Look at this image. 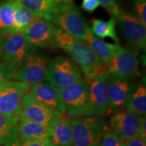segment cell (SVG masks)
<instances>
[{"instance_id":"obj_1","label":"cell","mask_w":146,"mask_h":146,"mask_svg":"<svg viewBox=\"0 0 146 146\" xmlns=\"http://www.w3.org/2000/svg\"><path fill=\"white\" fill-rule=\"evenodd\" d=\"M55 47L68 53L86 80L108 74L106 66L98 58L86 41L76 39L60 31L55 38Z\"/></svg>"},{"instance_id":"obj_2","label":"cell","mask_w":146,"mask_h":146,"mask_svg":"<svg viewBox=\"0 0 146 146\" xmlns=\"http://www.w3.org/2000/svg\"><path fill=\"white\" fill-rule=\"evenodd\" d=\"M110 132L102 116H86L72 120V145L100 146L104 135Z\"/></svg>"},{"instance_id":"obj_3","label":"cell","mask_w":146,"mask_h":146,"mask_svg":"<svg viewBox=\"0 0 146 146\" xmlns=\"http://www.w3.org/2000/svg\"><path fill=\"white\" fill-rule=\"evenodd\" d=\"M58 90L64 110V114L72 118L86 116L89 94V85L87 80L81 78Z\"/></svg>"},{"instance_id":"obj_4","label":"cell","mask_w":146,"mask_h":146,"mask_svg":"<svg viewBox=\"0 0 146 146\" xmlns=\"http://www.w3.org/2000/svg\"><path fill=\"white\" fill-rule=\"evenodd\" d=\"M50 60L45 53L33 47L12 78L14 81L26 83L31 86L45 83Z\"/></svg>"},{"instance_id":"obj_5","label":"cell","mask_w":146,"mask_h":146,"mask_svg":"<svg viewBox=\"0 0 146 146\" xmlns=\"http://www.w3.org/2000/svg\"><path fill=\"white\" fill-rule=\"evenodd\" d=\"M82 78L80 69L68 56L60 55L50 60L46 81L57 89L70 85Z\"/></svg>"},{"instance_id":"obj_6","label":"cell","mask_w":146,"mask_h":146,"mask_svg":"<svg viewBox=\"0 0 146 146\" xmlns=\"http://www.w3.org/2000/svg\"><path fill=\"white\" fill-rule=\"evenodd\" d=\"M52 22L62 31L83 41H86L87 35L91 31L78 8L72 2L67 3Z\"/></svg>"},{"instance_id":"obj_7","label":"cell","mask_w":146,"mask_h":146,"mask_svg":"<svg viewBox=\"0 0 146 146\" xmlns=\"http://www.w3.org/2000/svg\"><path fill=\"white\" fill-rule=\"evenodd\" d=\"M20 118L51 129L63 119V114L45 106L27 93L24 96Z\"/></svg>"},{"instance_id":"obj_8","label":"cell","mask_w":146,"mask_h":146,"mask_svg":"<svg viewBox=\"0 0 146 146\" xmlns=\"http://www.w3.org/2000/svg\"><path fill=\"white\" fill-rule=\"evenodd\" d=\"M32 48L23 33H15L5 37L0 50V60L16 72Z\"/></svg>"},{"instance_id":"obj_9","label":"cell","mask_w":146,"mask_h":146,"mask_svg":"<svg viewBox=\"0 0 146 146\" xmlns=\"http://www.w3.org/2000/svg\"><path fill=\"white\" fill-rule=\"evenodd\" d=\"M31 86L21 81H8L0 87V114L10 117L20 116L25 95Z\"/></svg>"},{"instance_id":"obj_10","label":"cell","mask_w":146,"mask_h":146,"mask_svg":"<svg viewBox=\"0 0 146 146\" xmlns=\"http://www.w3.org/2000/svg\"><path fill=\"white\" fill-rule=\"evenodd\" d=\"M109 78V74H105L87 80L89 94L86 116H102L112 112L110 109L108 96Z\"/></svg>"},{"instance_id":"obj_11","label":"cell","mask_w":146,"mask_h":146,"mask_svg":"<svg viewBox=\"0 0 146 146\" xmlns=\"http://www.w3.org/2000/svg\"><path fill=\"white\" fill-rule=\"evenodd\" d=\"M139 65L137 51L121 46L106 66L110 76L133 80L140 75Z\"/></svg>"},{"instance_id":"obj_12","label":"cell","mask_w":146,"mask_h":146,"mask_svg":"<svg viewBox=\"0 0 146 146\" xmlns=\"http://www.w3.org/2000/svg\"><path fill=\"white\" fill-rule=\"evenodd\" d=\"M145 116H140L127 110L118 111L111 116L109 131L117 136L122 142L137 137L139 128Z\"/></svg>"},{"instance_id":"obj_13","label":"cell","mask_w":146,"mask_h":146,"mask_svg":"<svg viewBox=\"0 0 146 146\" xmlns=\"http://www.w3.org/2000/svg\"><path fill=\"white\" fill-rule=\"evenodd\" d=\"M126 41L133 50H145L146 45V29L141 22L134 14L125 11L115 18Z\"/></svg>"},{"instance_id":"obj_14","label":"cell","mask_w":146,"mask_h":146,"mask_svg":"<svg viewBox=\"0 0 146 146\" xmlns=\"http://www.w3.org/2000/svg\"><path fill=\"white\" fill-rule=\"evenodd\" d=\"M52 22L39 18L30 25L23 33L33 47H55V38L60 31Z\"/></svg>"},{"instance_id":"obj_15","label":"cell","mask_w":146,"mask_h":146,"mask_svg":"<svg viewBox=\"0 0 146 146\" xmlns=\"http://www.w3.org/2000/svg\"><path fill=\"white\" fill-rule=\"evenodd\" d=\"M135 85L132 79L110 76L108 83V96L111 112L125 108L130 100Z\"/></svg>"},{"instance_id":"obj_16","label":"cell","mask_w":146,"mask_h":146,"mask_svg":"<svg viewBox=\"0 0 146 146\" xmlns=\"http://www.w3.org/2000/svg\"><path fill=\"white\" fill-rule=\"evenodd\" d=\"M29 93L42 104L64 114V110L60 101L58 89L50 83H43L33 85Z\"/></svg>"},{"instance_id":"obj_17","label":"cell","mask_w":146,"mask_h":146,"mask_svg":"<svg viewBox=\"0 0 146 146\" xmlns=\"http://www.w3.org/2000/svg\"><path fill=\"white\" fill-rule=\"evenodd\" d=\"M18 136L20 137V142L36 141L51 143L50 129L21 118L18 123Z\"/></svg>"},{"instance_id":"obj_18","label":"cell","mask_w":146,"mask_h":146,"mask_svg":"<svg viewBox=\"0 0 146 146\" xmlns=\"http://www.w3.org/2000/svg\"><path fill=\"white\" fill-rule=\"evenodd\" d=\"M24 6L40 17L52 22L53 18L65 8L67 3L54 0H18Z\"/></svg>"},{"instance_id":"obj_19","label":"cell","mask_w":146,"mask_h":146,"mask_svg":"<svg viewBox=\"0 0 146 146\" xmlns=\"http://www.w3.org/2000/svg\"><path fill=\"white\" fill-rule=\"evenodd\" d=\"M86 42L98 58L106 65L113 56L120 50L121 45L107 43L100 38L96 37L90 31L87 35Z\"/></svg>"},{"instance_id":"obj_20","label":"cell","mask_w":146,"mask_h":146,"mask_svg":"<svg viewBox=\"0 0 146 146\" xmlns=\"http://www.w3.org/2000/svg\"><path fill=\"white\" fill-rule=\"evenodd\" d=\"M50 131L52 146H72V120L63 118Z\"/></svg>"},{"instance_id":"obj_21","label":"cell","mask_w":146,"mask_h":146,"mask_svg":"<svg viewBox=\"0 0 146 146\" xmlns=\"http://www.w3.org/2000/svg\"><path fill=\"white\" fill-rule=\"evenodd\" d=\"M15 14H14V33L23 32L33 23L41 18L37 14L26 8L18 0H14Z\"/></svg>"},{"instance_id":"obj_22","label":"cell","mask_w":146,"mask_h":146,"mask_svg":"<svg viewBox=\"0 0 146 146\" xmlns=\"http://www.w3.org/2000/svg\"><path fill=\"white\" fill-rule=\"evenodd\" d=\"M91 31L96 37L100 39L110 38L113 41L119 43L116 31V21L112 17L109 21H104L100 19H92Z\"/></svg>"},{"instance_id":"obj_23","label":"cell","mask_w":146,"mask_h":146,"mask_svg":"<svg viewBox=\"0 0 146 146\" xmlns=\"http://www.w3.org/2000/svg\"><path fill=\"white\" fill-rule=\"evenodd\" d=\"M125 108L140 116H145L146 112V87L145 83L140 82L137 85H135L132 96Z\"/></svg>"},{"instance_id":"obj_24","label":"cell","mask_w":146,"mask_h":146,"mask_svg":"<svg viewBox=\"0 0 146 146\" xmlns=\"http://www.w3.org/2000/svg\"><path fill=\"white\" fill-rule=\"evenodd\" d=\"M14 14V0H10L0 4V32L3 34L4 38L15 33Z\"/></svg>"},{"instance_id":"obj_25","label":"cell","mask_w":146,"mask_h":146,"mask_svg":"<svg viewBox=\"0 0 146 146\" xmlns=\"http://www.w3.org/2000/svg\"><path fill=\"white\" fill-rule=\"evenodd\" d=\"M20 116L10 117L0 114V144L18 138Z\"/></svg>"},{"instance_id":"obj_26","label":"cell","mask_w":146,"mask_h":146,"mask_svg":"<svg viewBox=\"0 0 146 146\" xmlns=\"http://www.w3.org/2000/svg\"><path fill=\"white\" fill-rule=\"evenodd\" d=\"M134 15L146 27V0H131Z\"/></svg>"},{"instance_id":"obj_27","label":"cell","mask_w":146,"mask_h":146,"mask_svg":"<svg viewBox=\"0 0 146 146\" xmlns=\"http://www.w3.org/2000/svg\"><path fill=\"white\" fill-rule=\"evenodd\" d=\"M100 5L106 10L110 14H112V17L116 18L123 12V10L118 4L116 0H97Z\"/></svg>"},{"instance_id":"obj_28","label":"cell","mask_w":146,"mask_h":146,"mask_svg":"<svg viewBox=\"0 0 146 146\" xmlns=\"http://www.w3.org/2000/svg\"><path fill=\"white\" fill-rule=\"evenodd\" d=\"M123 142L115 135L110 132H107L104 135L100 146H122Z\"/></svg>"},{"instance_id":"obj_29","label":"cell","mask_w":146,"mask_h":146,"mask_svg":"<svg viewBox=\"0 0 146 146\" xmlns=\"http://www.w3.org/2000/svg\"><path fill=\"white\" fill-rule=\"evenodd\" d=\"M15 72L0 60V87L12 78Z\"/></svg>"},{"instance_id":"obj_30","label":"cell","mask_w":146,"mask_h":146,"mask_svg":"<svg viewBox=\"0 0 146 146\" xmlns=\"http://www.w3.org/2000/svg\"><path fill=\"white\" fill-rule=\"evenodd\" d=\"M100 3L97 0H83L81 8L83 10L88 12H93L100 6Z\"/></svg>"},{"instance_id":"obj_31","label":"cell","mask_w":146,"mask_h":146,"mask_svg":"<svg viewBox=\"0 0 146 146\" xmlns=\"http://www.w3.org/2000/svg\"><path fill=\"white\" fill-rule=\"evenodd\" d=\"M145 143L146 142L143 141L140 138L136 137L123 142L122 146H146Z\"/></svg>"},{"instance_id":"obj_32","label":"cell","mask_w":146,"mask_h":146,"mask_svg":"<svg viewBox=\"0 0 146 146\" xmlns=\"http://www.w3.org/2000/svg\"><path fill=\"white\" fill-rule=\"evenodd\" d=\"M137 137L140 138L143 141L146 142V120L145 116L143 118V120L141 121V125L139 128V131L137 133Z\"/></svg>"},{"instance_id":"obj_33","label":"cell","mask_w":146,"mask_h":146,"mask_svg":"<svg viewBox=\"0 0 146 146\" xmlns=\"http://www.w3.org/2000/svg\"><path fill=\"white\" fill-rule=\"evenodd\" d=\"M21 146H52L51 143H43L36 141H26L21 142Z\"/></svg>"},{"instance_id":"obj_34","label":"cell","mask_w":146,"mask_h":146,"mask_svg":"<svg viewBox=\"0 0 146 146\" xmlns=\"http://www.w3.org/2000/svg\"><path fill=\"white\" fill-rule=\"evenodd\" d=\"M5 146H21V144L18 138H16L5 143Z\"/></svg>"},{"instance_id":"obj_35","label":"cell","mask_w":146,"mask_h":146,"mask_svg":"<svg viewBox=\"0 0 146 146\" xmlns=\"http://www.w3.org/2000/svg\"><path fill=\"white\" fill-rule=\"evenodd\" d=\"M4 40H5L4 36H3V34L0 32V50H1V47H2L3 42H4Z\"/></svg>"},{"instance_id":"obj_36","label":"cell","mask_w":146,"mask_h":146,"mask_svg":"<svg viewBox=\"0 0 146 146\" xmlns=\"http://www.w3.org/2000/svg\"><path fill=\"white\" fill-rule=\"evenodd\" d=\"M54 1H57L59 3H68L72 2V0H54Z\"/></svg>"},{"instance_id":"obj_37","label":"cell","mask_w":146,"mask_h":146,"mask_svg":"<svg viewBox=\"0 0 146 146\" xmlns=\"http://www.w3.org/2000/svg\"><path fill=\"white\" fill-rule=\"evenodd\" d=\"M8 1H10V0H0V4H2V3H4Z\"/></svg>"}]
</instances>
